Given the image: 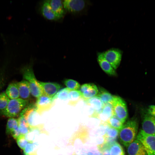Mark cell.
I'll list each match as a JSON object with an SVG mask.
<instances>
[{"instance_id": "44dd1931", "label": "cell", "mask_w": 155, "mask_h": 155, "mask_svg": "<svg viewBox=\"0 0 155 155\" xmlns=\"http://www.w3.org/2000/svg\"><path fill=\"white\" fill-rule=\"evenodd\" d=\"M82 99V93L79 90H70L69 94L68 104L75 106Z\"/></svg>"}, {"instance_id": "8992f818", "label": "cell", "mask_w": 155, "mask_h": 155, "mask_svg": "<svg viewBox=\"0 0 155 155\" xmlns=\"http://www.w3.org/2000/svg\"><path fill=\"white\" fill-rule=\"evenodd\" d=\"M136 139L143 145L147 155H155V134H148L141 129L137 133Z\"/></svg>"}, {"instance_id": "ac0fdd59", "label": "cell", "mask_w": 155, "mask_h": 155, "mask_svg": "<svg viewBox=\"0 0 155 155\" xmlns=\"http://www.w3.org/2000/svg\"><path fill=\"white\" fill-rule=\"evenodd\" d=\"M18 86L20 98L28 100L31 94L28 82L25 80H22L18 82Z\"/></svg>"}, {"instance_id": "1f68e13d", "label": "cell", "mask_w": 155, "mask_h": 155, "mask_svg": "<svg viewBox=\"0 0 155 155\" xmlns=\"http://www.w3.org/2000/svg\"><path fill=\"white\" fill-rule=\"evenodd\" d=\"M18 129L21 135H25L30 131V129L27 127L18 126Z\"/></svg>"}, {"instance_id": "4316f807", "label": "cell", "mask_w": 155, "mask_h": 155, "mask_svg": "<svg viewBox=\"0 0 155 155\" xmlns=\"http://www.w3.org/2000/svg\"><path fill=\"white\" fill-rule=\"evenodd\" d=\"M100 114L102 115V117L104 118H106L107 120L113 115V113L112 104H104L100 115Z\"/></svg>"}, {"instance_id": "7c38bea8", "label": "cell", "mask_w": 155, "mask_h": 155, "mask_svg": "<svg viewBox=\"0 0 155 155\" xmlns=\"http://www.w3.org/2000/svg\"><path fill=\"white\" fill-rule=\"evenodd\" d=\"M37 113L35 104L26 106L25 108L24 116L30 129L34 128L36 125V119Z\"/></svg>"}, {"instance_id": "d4e9b609", "label": "cell", "mask_w": 155, "mask_h": 155, "mask_svg": "<svg viewBox=\"0 0 155 155\" xmlns=\"http://www.w3.org/2000/svg\"><path fill=\"white\" fill-rule=\"evenodd\" d=\"M70 91L67 88L60 90L52 98L53 102L57 99L64 101L67 100Z\"/></svg>"}, {"instance_id": "4dcf8cb0", "label": "cell", "mask_w": 155, "mask_h": 155, "mask_svg": "<svg viewBox=\"0 0 155 155\" xmlns=\"http://www.w3.org/2000/svg\"><path fill=\"white\" fill-rule=\"evenodd\" d=\"M34 143H29L23 150L25 155H33L36 148Z\"/></svg>"}, {"instance_id": "ba28073f", "label": "cell", "mask_w": 155, "mask_h": 155, "mask_svg": "<svg viewBox=\"0 0 155 155\" xmlns=\"http://www.w3.org/2000/svg\"><path fill=\"white\" fill-rule=\"evenodd\" d=\"M104 52V56L106 60L115 70L120 63L123 52L120 49L112 48Z\"/></svg>"}, {"instance_id": "f546056e", "label": "cell", "mask_w": 155, "mask_h": 155, "mask_svg": "<svg viewBox=\"0 0 155 155\" xmlns=\"http://www.w3.org/2000/svg\"><path fill=\"white\" fill-rule=\"evenodd\" d=\"M17 144L19 147L24 150L27 145L29 143L25 137L24 135H21L16 139Z\"/></svg>"}, {"instance_id": "d6a6232c", "label": "cell", "mask_w": 155, "mask_h": 155, "mask_svg": "<svg viewBox=\"0 0 155 155\" xmlns=\"http://www.w3.org/2000/svg\"><path fill=\"white\" fill-rule=\"evenodd\" d=\"M11 134L13 137L16 140L18 137L21 135L19 130L18 127L14 129L11 132Z\"/></svg>"}, {"instance_id": "d6986e66", "label": "cell", "mask_w": 155, "mask_h": 155, "mask_svg": "<svg viewBox=\"0 0 155 155\" xmlns=\"http://www.w3.org/2000/svg\"><path fill=\"white\" fill-rule=\"evenodd\" d=\"M119 131L115 128L109 127L106 130L103 136L104 143L111 144L115 142L118 136Z\"/></svg>"}, {"instance_id": "30bf717a", "label": "cell", "mask_w": 155, "mask_h": 155, "mask_svg": "<svg viewBox=\"0 0 155 155\" xmlns=\"http://www.w3.org/2000/svg\"><path fill=\"white\" fill-rule=\"evenodd\" d=\"M39 83L42 90L43 94L52 98L62 88L61 85L56 83L39 81Z\"/></svg>"}, {"instance_id": "9a60e30c", "label": "cell", "mask_w": 155, "mask_h": 155, "mask_svg": "<svg viewBox=\"0 0 155 155\" xmlns=\"http://www.w3.org/2000/svg\"><path fill=\"white\" fill-rule=\"evenodd\" d=\"M127 148L128 155H147L144 146L137 139L130 143Z\"/></svg>"}, {"instance_id": "7a4b0ae2", "label": "cell", "mask_w": 155, "mask_h": 155, "mask_svg": "<svg viewBox=\"0 0 155 155\" xmlns=\"http://www.w3.org/2000/svg\"><path fill=\"white\" fill-rule=\"evenodd\" d=\"M24 80L29 83L31 94L38 98L42 95L43 92L39 83L35 76L31 65L26 66L22 70Z\"/></svg>"}, {"instance_id": "8fae6325", "label": "cell", "mask_w": 155, "mask_h": 155, "mask_svg": "<svg viewBox=\"0 0 155 155\" xmlns=\"http://www.w3.org/2000/svg\"><path fill=\"white\" fill-rule=\"evenodd\" d=\"M79 90L82 93V99L84 101L96 96L98 92L97 86L92 83L82 85L80 86Z\"/></svg>"}, {"instance_id": "603a6c76", "label": "cell", "mask_w": 155, "mask_h": 155, "mask_svg": "<svg viewBox=\"0 0 155 155\" xmlns=\"http://www.w3.org/2000/svg\"><path fill=\"white\" fill-rule=\"evenodd\" d=\"M109 149L110 155H125L121 146L116 141L109 144Z\"/></svg>"}, {"instance_id": "484cf974", "label": "cell", "mask_w": 155, "mask_h": 155, "mask_svg": "<svg viewBox=\"0 0 155 155\" xmlns=\"http://www.w3.org/2000/svg\"><path fill=\"white\" fill-rule=\"evenodd\" d=\"M18 127V119L14 117L9 118L7 121L6 125L7 133L11 134V132Z\"/></svg>"}, {"instance_id": "83f0119b", "label": "cell", "mask_w": 155, "mask_h": 155, "mask_svg": "<svg viewBox=\"0 0 155 155\" xmlns=\"http://www.w3.org/2000/svg\"><path fill=\"white\" fill-rule=\"evenodd\" d=\"M64 83L67 88L70 90H76L79 89L80 85L76 81L70 79H66Z\"/></svg>"}, {"instance_id": "5b68a950", "label": "cell", "mask_w": 155, "mask_h": 155, "mask_svg": "<svg viewBox=\"0 0 155 155\" xmlns=\"http://www.w3.org/2000/svg\"><path fill=\"white\" fill-rule=\"evenodd\" d=\"M112 105L113 115L123 123L126 121L128 116L125 102L120 97L114 96Z\"/></svg>"}, {"instance_id": "52a82bcc", "label": "cell", "mask_w": 155, "mask_h": 155, "mask_svg": "<svg viewBox=\"0 0 155 155\" xmlns=\"http://www.w3.org/2000/svg\"><path fill=\"white\" fill-rule=\"evenodd\" d=\"M142 119V129L144 132L149 134H155V116L149 114L147 109L140 110Z\"/></svg>"}, {"instance_id": "2e32d148", "label": "cell", "mask_w": 155, "mask_h": 155, "mask_svg": "<svg viewBox=\"0 0 155 155\" xmlns=\"http://www.w3.org/2000/svg\"><path fill=\"white\" fill-rule=\"evenodd\" d=\"M40 10L42 15L48 20L57 21L59 20L53 11L49 0H44L42 3Z\"/></svg>"}, {"instance_id": "9c48e42d", "label": "cell", "mask_w": 155, "mask_h": 155, "mask_svg": "<svg viewBox=\"0 0 155 155\" xmlns=\"http://www.w3.org/2000/svg\"><path fill=\"white\" fill-rule=\"evenodd\" d=\"M52 98L43 94L38 98L35 104L37 113L41 114L49 110L53 105Z\"/></svg>"}, {"instance_id": "277c9868", "label": "cell", "mask_w": 155, "mask_h": 155, "mask_svg": "<svg viewBox=\"0 0 155 155\" xmlns=\"http://www.w3.org/2000/svg\"><path fill=\"white\" fill-rule=\"evenodd\" d=\"M28 103V100L20 98L10 99L6 108L0 111V113L6 117H13L20 114L27 106Z\"/></svg>"}, {"instance_id": "f1b7e54d", "label": "cell", "mask_w": 155, "mask_h": 155, "mask_svg": "<svg viewBox=\"0 0 155 155\" xmlns=\"http://www.w3.org/2000/svg\"><path fill=\"white\" fill-rule=\"evenodd\" d=\"M10 100L5 92H3L0 93V111L6 108Z\"/></svg>"}, {"instance_id": "6da1fadb", "label": "cell", "mask_w": 155, "mask_h": 155, "mask_svg": "<svg viewBox=\"0 0 155 155\" xmlns=\"http://www.w3.org/2000/svg\"><path fill=\"white\" fill-rule=\"evenodd\" d=\"M138 128V123L137 118L133 117L128 121L119 130L118 136L121 143L127 147L136 139Z\"/></svg>"}, {"instance_id": "cb8c5ba5", "label": "cell", "mask_w": 155, "mask_h": 155, "mask_svg": "<svg viewBox=\"0 0 155 155\" xmlns=\"http://www.w3.org/2000/svg\"><path fill=\"white\" fill-rule=\"evenodd\" d=\"M104 123L109 127L115 128L119 131L123 125V123L114 115L104 122Z\"/></svg>"}, {"instance_id": "7402d4cb", "label": "cell", "mask_w": 155, "mask_h": 155, "mask_svg": "<svg viewBox=\"0 0 155 155\" xmlns=\"http://www.w3.org/2000/svg\"><path fill=\"white\" fill-rule=\"evenodd\" d=\"M101 99L104 104H112L114 96L103 89L100 88L96 95Z\"/></svg>"}, {"instance_id": "836d02e7", "label": "cell", "mask_w": 155, "mask_h": 155, "mask_svg": "<svg viewBox=\"0 0 155 155\" xmlns=\"http://www.w3.org/2000/svg\"><path fill=\"white\" fill-rule=\"evenodd\" d=\"M147 111L149 114L155 116V106L151 105L147 109Z\"/></svg>"}, {"instance_id": "5bb4252c", "label": "cell", "mask_w": 155, "mask_h": 155, "mask_svg": "<svg viewBox=\"0 0 155 155\" xmlns=\"http://www.w3.org/2000/svg\"><path fill=\"white\" fill-rule=\"evenodd\" d=\"M97 56V61L102 70L109 75L116 76L117 73L115 70L105 58L104 52H98Z\"/></svg>"}, {"instance_id": "4fadbf2b", "label": "cell", "mask_w": 155, "mask_h": 155, "mask_svg": "<svg viewBox=\"0 0 155 155\" xmlns=\"http://www.w3.org/2000/svg\"><path fill=\"white\" fill-rule=\"evenodd\" d=\"M86 103L90 106L94 110L92 116L99 117V116L104 104L98 97L96 96L84 101Z\"/></svg>"}, {"instance_id": "3957f363", "label": "cell", "mask_w": 155, "mask_h": 155, "mask_svg": "<svg viewBox=\"0 0 155 155\" xmlns=\"http://www.w3.org/2000/svg\"><path fill=\"white\" fill-rule=\"evenodd\" d=\"M62 2L66 11L75 14H86L92 5L89 0H65Z\"/></svg>"}, {"instance_id": "ffe728a7", "label": "cell", "mask_w": 155, "mask_h": 155, "mask_svg": "<svg viewBox=\"0 0 155 155\" xmlns=\"http://www.w3.org/2000/svg\"><path fill=\"white\" fill-rule=\"evenodd\" d=\"M5 93L10 99L19 98L18 82H14L10 84L7 86Z\"/></svg>"}, {"instance_id": "e0dca14e", "label": "cell", "mask_w": 155, "mask_h": 155, "mask_svg": "<svg viewBox=\"0 0 155 155\" xmlns=\"http://www.w3.org/2000/svg\"><path fill=\"white\" fill-rule=\"evenodd\" d=\"M51 9L55 15L60 20L65 15L66 11L61 0H49Z\"/></svg>"}, {"instance_id": "e575fe53", "label": "cell", "mask_w": 155, "mask_h": 155, "mask_svg": "<svg viewBox=\"0 0 155 155\" xmlns=\"http://www.w3.org/2000/svg\"><path fill=\"white\" fill-rule=\"evenodd\" d=\"M2 78L1 77V76H0V88L1 87V86H2V80H3Z\"/></svg>"}]
</instances>
